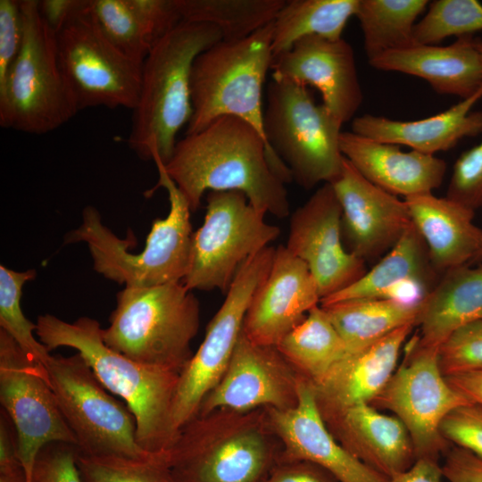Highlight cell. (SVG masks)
Listing matches in <instances>:
<instances>
[{"instance_id":"f1b7e54d","label":"cell","mask_w":482,"mask_h":482,"mask_svg":"<svg viewBox=\"0 0 482 482\" xmlns=\"http://www.w3.org/2000/svg\"><path fill=\"white\" fill-rule=\"evenodd\" d=\"M482 319V263L443 273L420 301L419 342L438 348L457 328Z\"/></svg>"},{"instance_id":"4316f807","label":"cell","mask_w":482,"mask_h":482,"mask_svg":"<svg viewBox=\"0 0 482 482\" xmlns=\"http://www.w3.org/2000/svg\"><path fill=\"white\" fill-rule=\"evenodd\" d=\"M482 99V87L451 108L425 119L402 121L364 114L353 118V133L376 141L406 145L427 154L448 151L461 139L482 133V112L472 108Z\"/></svg>"},{"instance_id":"2e32d148","label":"cell","mask_w":482,"mask_h":482,"mask_svg":"<svg viewBox=\"0 0 482 482\" xmlns=\"http://www.w3.org/2000/svg\"><path fill=\"white\" fill-rule=\"evenodd\" d=\"M342 211L330 183L322 184L290 216L286 248L314 278L320 301L348 287L367 271L342 240Z\"/></svg>"},{"instance_id":"f35d334b","label":"cell","mask_w":482,"mask_h":482,"mask_svg":"<svg viewBox=\"0 0 482 482\" xmlns=\"http://www.w3.org/2000/svg\"><path fill=\"white\" fill-rule=\"evenodd\" d=\"M445 377L482 370V319L454 330L438 347Z\"/></svg>"},{"instance_id":"4fadbf2b","label":"cell","mask_w":482,"mask_h":482,"mask_svg":"<svg viewBox=\"0 0 482 482\" xmlns=\"http://www.w3.org/2000/svg\"><path fill=\"white\" fill-rule=\"evenodd\" d=\"M275 249L270 245L242 265L207 325L202 344L181 370L171 412L176 432L197 415L204 399L224 375L252 298L270 271Z\"/></svg>"},{"instance_id":"b9f144b4","label":"cell","mask_w":482,"mask_h":482,"mask_svg":"<svg viewBox=\"0 0 482 482\" xmlns=\"http://www.w3.org/2000/svg\"><path fill=\"white\" fill-rule=\"evenodd\" d=\"M76 454V448L71 445H47L36 460L32 482H83Z\"/></svg>"},{"instance_id":"f546056e","label":"cell","mask_w":482,"mask_h":482,"mask_svg":"<svg viewBox=\"0 0 482 482\" xmlns=\"http://www.w3.org/2000/svg\"><path fill=\"white\" fill-rule=\"evenodd\" d=\"M343 339L356 352L406 325H414L420 303L393 298H361L320 304Z\"/></svg>"},{"instance_id":"5b68a950","label":"cell","mask_w":482,"mask_h":482,"mask_svg":"<svg viewBox=\"0 0 482 482\" xmlns=\"http://www.w3.org/2000/svg\"><path fill=\"white\" fill-rule=\"evenodd\" d=\"M158 174L157 187L169 196L170 212L152 224L142 252L130 253L135 239H120L102 223L98 211L87 206L79 228L67 234L66 243L84 242L91 253L94 269L104 277L127 287H149L182 282L187 276L192 243L188 203L153 153Z\"/></svg>"},{"instance_id":"7a4b0ae2","label":"cell","mask_w":482,"mask_h":482,"mask_svg":"<svg viewBox=\"0 0 482 482\" xmlns=\"http://www.w3.org/2000/svg\"><path fill=\"white\" fill-rule=\"evenodd\" d=\"M36 325L35 334L48 351L61 346L77 350L101 384L125 401L143 449L167 453L179 434L171 419L179 370L143 364L112 349L103 339L99 322L92 318L67 322L44 314Z\"/></svg>"},{"instance_id":"52a82bcc","label":"cell","mask_w":482,"mask_h":482,"mask_svg":"<svg viewBox=\"0 0 482 482\" xmlns=\"http://www.w3.org/2000/svg\"><path fill=\"white\" fill-rule=\"evenodd\" d=\"M23 39L0 84V126L23 133H49L79 112L62 73L56 34L43 19L37 0H21Z\"/></svg>"},{"instance_id":"4dcf8cb0","label":"cell","mask_w":482,"mask_h":482,"mask_svg":"<svg viewBox=\"0 0 482 482\" xmlns=\"http://www.w3.org/2000/svg\"><path fill=\"white\" fill-rule=\"evenodd\" d=\"M276 348L312 384L320 382L347 353L343 339L320 305L312 308Z\"/></svg>"},{"instance_id":"60d3db41","label":"cell","mask_w":482,"mask_h":482,"mask_svg":"<svg viewBox=\"0 0 482 482\" xmlns=\"http://www.w3.org/2000/svg\"><path fill=\"white\" fill-rule=\"evenodd\" d=\"M440 432L448 444L482 460V406L469 403L452 411L442 421Z\"/></svg>"},{"instance_id":"f907efd6","label":"cell","mask_w":482,"mask_h":482,"mask_svg":"<svg viewBox=\"0 0 482 482\" xmlns=\"http://www.w3.org/2000/svg\"><path fill=\"white\" fill-rule=\"evenodd\" d=\"M482 262V249L476 254V256L472 259L469 265H473L476 263H481Z\"/></svg>"},{"instance_id":"f6af8a7d","label":"cell","mask_w":482,"mask_h":482,"mask_svg":"<svg viewBox=\"0 0 482 482\" xmlns=\"http://www.w3.org/2000/svg\"><path fill=\"white\" fill-rule=\"evenodd\" d=\"M442 470L449 482H482V460L454 445L445 453Z\"/></svg>"},{"instance_id":"9a60e30c","label":"cell","mask_w":482,"mask_h":482,"mask_svg":"<svg viewBox=\"0 0 482 482\" xmlns=\"http://www.w3.org/2000/svg\"><path fill=\"white\" fill-rule=\"evenodd\" d=\"M0 403L14 428L26 482H32L40 451L49 444L77 448L47 375L32 363L15 341L0 329Z\"/></svg>"},{"instance_id":"d590c367","label":"cell","mask_w":482,"mask_h":482,"mask_svg":"<svg viewBox=\"0 0 482 482\" xmlns=\"http://www.w3.org/2000/svg\"><path fill=\"white\" fill-rule=\"evenodd\" d=\"M90 12L113 46L144 63L154 44L129 0H91Z\"/></svg>"},{"instance_id":"c3c4849f","label":"cell","mask_w":482,"mask_h":482,"mask_svg":"<svg viewBox=\"0 0 482 482\" xmlns=\"http://www.w3.org/2000/svg\"><path fill=\"white\" fill-rule=\"evenodd\" d=\"M443 478L438 460L421 457L417 458L407 470L389 478L387 482H442Z\"/></svg>"},{"instance_id":"ba28073f","label":"cell","mask_w":482,"mask_h":482,"mask_svg":"<svg viewBox=\"0 0 482 482\" xmlns=\"http://www.w3.org/2000/svg\"><path fill=\"white\" fill-rule=\"evenodd\" d=\"M272 33L273 21L245 38L221 39L196 56L190 74L193 112L185 135L202 130L219 117L235 116L252 124L266 140L262 90L273 58Z\"/></svg>"},{"instance_id":"d6986e66","label":"cell","mask_w":482,"mask_h":482,"mask_svg":"<svg viewBox=\"0 0 482 482\" xmlns=\"http://www.w3.org/2000/svg\"><path fill=\"white\" fill-rule=\"evenodd\" d=\"M265 409L270 428L282 445L278 463L310 461L338 482H387L388 478L356 459L334 437L319 410L312 383L303 376L295 407Z\"/></svg>"},{"instance_id":"6da1fadb","label":"cell","mask_w":482,"mask_h":482,"mask_svg":"<svg viewBox=\"0 0 482 482\" xmlns=\"http://www.w3.org/2000/svg\"><path fill=\"white\" fill-rule=\"evenodd\" d=\"M163 167L192 212L205 192L237 190L263 214L280 219L290 214L285 187L292 180L289 170L262 135L241 118L219 117L185 135Z\"/></svg>"},{"instance_id":"603a6c76","label":"cell","mask_w":482,"mask_h":482,"mask_svg":"<svg viewBox=\"0 0 482 482\" xmlns=\"http://www.w3.org/2000/svg\"><path fill=\"white\" fill-rule=\"evenodd\" d=\"M340 149L367 180L404 198L433 192L441 186L446 172L445 162L433 154L404 152L398 145L376 141L353 131H342Z\"/></svg>"},{"instance_id":"8fae6325","label":"cell","mask_w":482,"mask_h":482,"mask_svg":"<svg viewBox=\"0 0 482 482\" xmlns=\"http://www.w3.org/2000/svg\"><path fill=\"white\" fill-rule=\"evenodd\" d=\"M202 226L193 233L189 266L182 281L191 291L227 293L242 265L280 234L243 192L210 191Z\"/></svg>"},{"instance_id":"30bf717a","label":"cell","mask_w":482,"mask_h":482,"mask_svg":"<svg viewBox=\"0 0 482 482\" xmlns=\"http://www.w3.org/2000/svg\"><path fill=\"white\" fill-rule=\"evenodd\" d=\"M47 379L61 411L73 432L76 450L87 455L164 459L141 447L137 423L127 406L112 396L78 353L52 356Z\"/></svg>"},{"instance_id":"ffe728a7","label":"cell","mask_w":482,"mask_h":482,"mask_svg":"<svg viewBox=\"0 0 482 482\" xmlns=\"http://www.w3.org/2000/svg\"><path fill=\"white\" fill-rule=\"evenodd\" d=\"M330 184L341 207L348 251L364 262L386 254L411 223L404 200L367 180L345 157Z\"/></svg>"},{"instance_id":"7402d4cb","label":"cell","mask_w":482,"mask_h":482,"mask_svg":"<svg viewBox=\"0 0 482 482\" xmlns=\"http://www.w3.org/2000/svg\"><path fill=\"white\" fill-rule=\"evenodd\" d=\"M414 328L403 326L362 349L347 353L320 382L312 384L322 417L370 403L397 368L401 349Z\"/></svg>"},{"instance_id":"d6a6232c","label":"cell","mask_w":482,"mask_h":482,"mask_svg":"<svg viewBox=\"0 0 482 482\" xmlns=\"http://www.w3.org/2000/svg\"><path fill=\"white\" fill-rule=\"evenodd\" d=\"M427 0H359L355 13L368 60L415 45L413 30Z\"/></svg>"},{"instance_id":"ac0fdd59","label":"cell","mask_w":482,"mask_h":482,"mask_svg":"<svg viewBox=\"0 0 482 482\" xmlns=\"http://www.w3.org/2000/svg\"><path fill=\"white\" fill-rule=\"evenodd\" d=\"M270 70L271 79L316 88L322 104L343 123L353 118L362 103L354 52L343 37H303L274 55Z\"/></svg>"},{"instance_id":"7dc6e473","label":"cell","mask_w":482,"mask_h":482,"mask_svg":"<svg viewBox=\"0 0 482 482\" xmlns=\"http://www.w3.org/2000/svg\"><path fill=\"white\" fill-rule=\"evenodd\" d=\"M90 0H41L39 12L47 25L57 33L74 15L86 10Z\"/></svg>"},{"instance_id":"5bb4252c","label":"cell","mask_w":482,"mask_h":482,"mask_svg":"<svg viewBox=\"0 0 482 482\" xmlns=\"http://www.w3.org/2000/svg\"><path fill=\"white\" fill-rule=\"evenodd\" d=\"M469 403L443 375L438 348L422 345L415 336L407 345L402 362L370 404L393 412L403 422L416 459L438 460L450 449L440 432L442 421Z\"/></svg>"},{"instance_id":"277c9868","label":"cell","mask_w":482,"mask_h":482,"mask_svg":"<svg viewBox=\"0 0 482 482\" xmlns=\"http://www.w3.org/2000/svg\"><path fill=\"white\" fill-rule=\"evenodd\" d=\"M222 39L207 23L183 22L159 38L143 63L140 95L128 144L138 157L170 158L177 134L192 116L190 74L196 56Z\"/></svg>"},{"instance_id":"e0dca14e","label":"cell","mask_w":482,"mask_h":482,"mask_svg":"<svg viewBox=\"0 0 482 482\" xmlns=\"http://www.w3.org/2000/svg\"><path fill=\"white\" fill-rule=\"evenodd\" d=\"M300 378L276 346L257 345L241 332L224 375L205 396L197 415L221 409L293 408Z\"/></svg>"},{"instance_id":"f5cc1de1","label":"cell","mask_w":482,"mask_h":482,"mask_svg":"<svg viewBox=\"0 0 482 482\" xmlns=\"http://www.w3.org/2000/svg\"><path fill=\"white\" fill-rule=\"evenodd\" d=\"M0 482H26L23 479H4L0 478Z\"/></svg>"},{"instance_id":"e575fe53","label":"cell","mask_w":482,"mask_h":482,"mask_svg":"<svg viewBox=\"0 0 482 482\" xmlns=\"http://www.w3.org/2000/svg\"><path fill=\"white\" fill-rule=\"evenodd\" d=\"M35 277V270L15 271L0 266V329L5 331L27 358L46 374L53 355L35 337L37 325L25 317L21 307L22 287Z\"/></svg>"},{"instance_id":"bcb514c9","label":"cell","mask_w":482,"mask_h":482,"mask_svg":"<svg viewBox=\"0 0 482 482\" xmlns=\"http://www.w3.org/2000/svg\"><path fill=\"white\" fill-rule=\"evenodd\" d=\"M263 482H338L328 470L306 461L278 463Z\"/></svg>"},{"instance_id":"44dd1931","label":"cell","mask_w":482,"mask_h":482,"mask_svg":"<svg viewBox=\"0 0 482 482\" xmlns=\"http://www.w3.org/2000/svg\"><path fill=\"white\" fill-rule=\"evenodd\" d=\"M320 303L319 288L307 265L278 245L249 304L242 332L257 345L276 346Z\"/></svg>"},{"instance_id":"836d02e7","label":"cell","mask_w":482,"mask_h":482,"mask_svg":"<svg viewBox=\"0 0 482 482\" xmlns=\"http://www.w3.org/2000/svg\"><path fill=\"white\" fill-rule=\"evenodd\" d=\"M182 22L207 23L222 40L245 38L271 23L285 0H176Z\"/></svg>"},{"instance_id":"1f68e13d","label":"cell","mask_w":482,"mask_h":482,"mask_svg":"<svg viewBox=\"0 0 482 482\" xmlns=\"http://www.w3.org/2000/svg\"><path fill=\"white\" fill-rule=\"evenodd\" d=\"M359 0H288L273 21V56L287 51L299 39L319 36L342 38L344 29L355 16Z\"/></svg>"},{"instance_id":"8d00e7d4","label":"cell","mask_w":482,"mask_h":482,"mask_svg":"<svg viewBox=\"0 0 482 482\" xmlns=\"http://www.w3.org/2000/svg\"><path fill=\"white\" fill-rule=\"evenodd\" d=\"M482 30V4L478 0H435L417 21L413 39L418 45H436L448 37L473 36Z\"/></svg>"},{"instance_id":"7c38bea8","label":"cell","mask_w":482,"mask_h":482,"mask_svg":"<svg viewBox=\"0 0 482 482\" xmlns=\"http://www.w3.org/2000/svg\"><path fill=\"white\" fill-rule=\"evenodd\" d=\"M55 34L59 62L79 112L136 107L143 63L121 54L105 37L90 12V2Z\"/></svg>"},{"instance_id":"d4e9b609","label":"cell","mask_w":482,"mask_h":482,"mask_svg":"<svg viewBox=\"0 0 482 482\" xmlns=\"http://www.w3.org/2000/svg\"><path fill=\"white\" fill-rule=\"evenodd\" d=\"M376 70L396 71L428 81L440 95L468 98L482 87V58L476 37H458L448 46L418 45L369 60Z\"/></svg>"},{"instance_id":"9c48e42d","label":"cell","mask_w":482,"mask_h":482,"mask_svg":"<svg viewBox=\"0 0 482 482\" xmlns=\"http://www.w3.org/2000/svg\"><path fill=\"white\" fill-rule=\"evenodd\" d=\"M342 125L322 104H316L307 87L286 79L270 81L263 111L265 138L303 188L331 183L340 174L345 160Z\"/></svg>"},{"instance_id":"ab89813d","label":"cell","mask_w":482,"mask_h":482,"mask_svg":"<svg viewBox=\"0 0 482 482\" xmlns=\"http://www.w3.org/2000/svg\"><path fill=\"white\" fill-rule=\"evenodd\" d=\"M445 196L473 211L482 206V141L456 160Z\"/></svg>"},{"instance_id":"484cf974","label":"cell","mask_w":482,"mask_h":482,"mask_svg":"<svg viewBox=\"0 0 482 482\" xmlns=\"http://www.w3.org/2000/svg\"><path fill=\"white\" fill-rule=\"evenodd\" d=\"M428 251L431 264L441 276L470 264L482 249V229L473 222L475 211L433 192L403 199Z\"/></svg>"},{"instance_id":"7bdbcfd3","label":"cell","mask_w":482,"mask_h":482,"mask_svg":"<svg viewBox=\"0 0 482 482\" xmlns=\"http://www.w3.org/2000/svg\"><path fill=\"white\" fill-rule=\"evenodd\" d=\"M22 39L21 1L0 0V84L16 60Z\"/></svg>"},{"instance_id":"74e56055","label":"cell","mask_w":482,"mask_h":482,"mask_svg":"<svg viewBox=\"0 0 482 482\" xmlns=\"http://www.w3.org/2000/svg\"><path fill=\"white\" fill-rule=\"evenodd\" d=\"M83 482H176L164 459L87 455L77 451Z\"/></svg>"},{"instance_id":"681fc988","label":"cell","mask_w":482,"mask_h":482,"mask_svg":"<svg viewBox=\"0 0 482 482\" xmlns=\"http://www.w3.org/2000/svg\"><path fill=\"white\" fill-rule=\"evenodd\" d=\"M445 378L470 402L482 406V370L445 377Z\"/></svg>"},{"instance_id":"8992f818","label":"cell","mask_w":482,"mask_h":482,"mask_svg":"<svg viewBox=\"0 0 482 482\" xmlns=\"http://www.w3.org/2000/svg\"><path fill=\"white\" fill-rule=\"evenodd\" d=\"M103 339L112 349L143 364L181 371L193 353L200 326V304L183 282L127 287Z\"/></svg>"},{"instance_id":"83f0119b","label":"cell","mask_w":482,"mask_h":482,"mask_svg":"<svg viewBox=\"0 0 482 482\" xmlns=\"http://www.w3.org/2000/svg\"><path fill=\"white\" fill-rule=\"evenodd\" d=\"M439 276L434 270L426 244L411 223L399 241L357 281L324 298L320 304L361 298H393L411 302L404 289L428 292Z\"/></svg>"},{"instance_id":"816d5d0a","label":"cell","mask_w":482,"mask_h":482,"mask_svg":"<svg viewBox=\"0 0 482 482\" xmlns=\"http://www.w3.org/2000/svg\"><path fill=\"white\" fill-rule=\"evenodd\" d=\"M476 42H477L478 49L482 58V39L480 37H476Z\"/></svg>"},{"instance_id":"ee69618b","label":"cell","mask_w":482,"mask_h":482,"mask_svg":"<svg viewBox=\"0 0 482 482\" xmlns=\"http://www.w3.org/2000/svg\"><path fill=\"white\" fill-rule=\"evenodd\" d=\"M154 44L182 22L176 0H129Z\"/></svg>"},{"instance_id":"3957f363","label":"cell","mask_w":482,"mask_h":482,"mask_svg":"<svg viewBox=\"0 0 482 482\" xmlns=\"http://www.w3.org/2000/svg\"><path fill=\"white\" fill-rule=\"evenodd\" d=\"M281 452L265 408L221 409L186 424L166 463L176 482H263Z\"/></svg>"},{"instance_id":"cb8c5ba5","label":"cell","mask_w":482,"mask_h":482,"mask_svg":"<svg viewBox=\"0 0 482 482\" xmlns=\"http://www.w3.org/2000/svg\"><path fill=\"white\" fill-rule=\"evenodd\" d=\"M334 437L356 459L391 478L416 460L411 436L395 415L359 403L323 417Z\"/></svg>"}]
</instances>
